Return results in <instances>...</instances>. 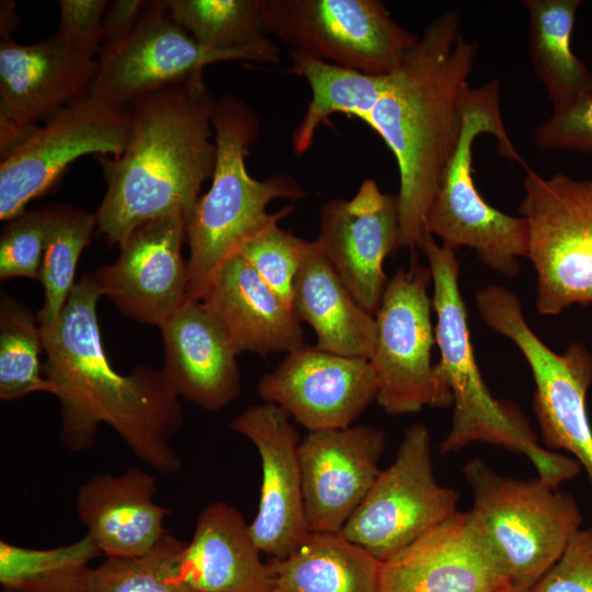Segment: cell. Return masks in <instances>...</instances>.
<instances>
[{"mask_svg": "<svg viewBox=\"0 0 592 592\" xmlns=\"http://www.w3.org/2000/svg\"><path fill=\"white\" fill-rule=\"evenodd\" d=\"M230 429L255 446L262 469L258 512L249 524L260 550L271 558L292 554L307 536L299 460L300 436L289 414L276 405H251Z\"/></svg>", "mask_w": 592, "mask_h": 592, "instance_id": "obj_18", "label": "cell"}, {"mask_svg": "<svg viewBox=\"0 0 592 592\" xmlns=\"http://www.w3.org/2000/svg\"><path fill=\"white\" fill-rule=\"evenodd\" d=\"M291 307L300 322L314 329L317 348L369 358L375 317L354 299L315 240L295 276Z\"/></svg>", "mask_w": 592, "mask_h": 592, "instance_id": "obj_26", "label": "cell"}, {"mask_svg": "<svg viewBox=\"0 0 592 592\" xmlns=\"http://www.w3.org/2000/svg\"><path fill=\"white\" fill-rule=\"evenodd\" d=\"M483 133L496 137L499 155L527 167L504 127L498 81L470 88L462 136L429 210L425 231L453 251L473 248L487 266L513 278L520 271L519 259L527 258V223L489 205L475 185L473 146Z\"/></svg>", "mask_w": 592, "mask_h": 592, "instance_id": "obj_6", "label": "cell"}, {"mask_svg": "<svg viewBox=\"0 0 592 592\" xmlns=\"http://www.w3.org/2000/svg\"><path fill=\"white\" fill-rule=\"evenodd\" d=\"M260 554L242 513L216 501L196 519L179 559L178 579L190 592H272L273 572Z\"/></svg>", "mask_w": 592, "mask_h": 592, "instance_id": "obj_25", "label": "cell"}, {"mask_svg": "<svg viewBox=\"0 0 592 592\" xmlns=\"http://www.w3.org/2000/svg\"><path fill=\"white\" fill-rule=\"evenodd\" d=\"M43 337L36 315L13 296L0 297V399L12 400L33 392L53 394L42 375Z\"/></svg>", "mask_w": 592, "mask_h": 592, "instance_id": "obj_33", "label": "cell"}, {"mask_svg": "<svg viewBox=\"0 0 592 592\" xmlns=\"http://www.w3.org/2000/svg\"><path fill=\"white\" fill-rule=\"evenodd\" d=\"M280 220H273L248 238L237 254L243 258L265 284L291 307L293 283L312 248V241L300 239L281 229Z\"/></svg>", "mask_w": 592, "mask_h": 592, "instance_id": "obj_35", "label": "cell"}, {"mask_svg": "<svg viewBox=\"0 0 592 592\" xmlns=\"http://www.w3.org/2000/svg\"><path fill=\"white\" fill-rule=\"evenodd\" d=\"M212 125L216 162L209 190L197 200L187 219L190 249L189 297L200 301L217 269L252 235L287 216L293 206L267 214L276 198L301 200L307 194L285 174L258 180L246 157L260 129L258 115L247 103L226 94L216 100Z\"/></svg>", "mask_w": 592, "mask_h": 592, "instance_id": "obj_5", "label": "cell"}, {"mask_svg": "<svg viewBox=\"0 0 592 592\" xmlns=\"http://www.w3.org/2000/svg\"><path fill=\"white\" fill-rule=\"evenodd\" d=\"M102 297L91 274L76 283L43 337L44 376L60 403L59 439L69 451L94 446L100 424L110 425L133 454L162 475L181 470L172 440L182 426L180 398L161 369L138 364L123 375L105 353L96 305Z\"/></svg>", "mask_w": 592, "mask_h": 592, "instance_id": "obj_1", "label": "cell"}, {"mask_svg": "<svg viewBox=\"0 0 592 592\" xmlns=\"http://www.w3.org/2000/svg\"><path fill=\"white\" fill-rule=\"evenodd\" d=\"M419 249L432 275L435 343L441 353L437 366L453 397L452 424L440 453L457 452L471 443H488L526 456L538 478L553 487L559 488L573 479L582 471L580 464L571 456L540 446L516 407L494 399L488 390L470 342L455 251L439 244L428 232Z\"/></svg>", "mask_w": 592, "mask_h": 592, "instance_id": "obj_4", "label": "cell"}, {"mask_svg": "<svg viewBox=\"0 0 592 592\" xmlns=\"http://www.w3.org/2000/svg\"><path fill=\"white\" fill-rule=\"evenodd\" d=\"M0 237V280L37 278L53 223V205L5 221Z\"/></svg>", "mask_w": 592, "mask_h": 592, "instance_id": "obj_36", "label": "cell"}, {"mask_svg": "<svg viewBox=\"0 0 592 592\" xmlns=\"http://www.w3.org/2000/svg\"><path fill=\"white\" fill-rule=\"evenodd\" d=\"M292 71L303 77L311 91L307 110L295 128L296 155L311 147L319 126L334 113L362 118L375 104L385 84L384 76L365 75L289 50Z\"/></svg>", "mask_w": 592, "mask_h": 592, "instance_id": "obj_30", "label": "cell"}, {"mask_svg": "<svg viewBox=\"0 0 592 592\" xmlns=\"http://www.w3.org/2000/svg\"><path fill=\"white\" fill-rule=\"evenodd\" d=\"M185 542L167 533L148 553L106 558L91 568L86 592H190L178 579Z\"/></svg>", "mask_w": 592, "mask_h": 592, "instance_id": "obj_34", "label": "cell"}, {"mask_svg": "<svg viewBox=\"0 0 592 592\" xmlns=\"http://www.w3.org/2000/svg\"><path fill=\"white\" fill-rule=\"evenodd\" d=\"M106 0H60L57 34L79 50L98 57Z\"/></svg>", "mask_w": 592, "mask_h": 592, "instance_id": "obj_39", "label": "cell"}, {"mask_svg": "<svg viewBox=\"0 0 592 592\" xmlns=\"http://www.w3.org/2000/svg\"><path fill=\"white\" fill-rule=\"evenodd\" d=\"M96 58L57 33L32 45L0 41V153L61 107L90 92Z\"/></svg>", "mask_w": 592, "mask_h": 592, "instance_id": "obj_14", "label": "cell"}, {"mask_svg": "<svg viewBox=\"0 0 592 592\" xmlns=\"http://www.w3.org/2000/svg\"><path fill=\"white\" fill-rule=\"evenodd\" d=\"M257 388L263 402L278 406L308 432L353 425L377 395L368 360L306 344L263 374Z\"/></svg>", "mask_w": 592, "mask_h": 592, "instance_id": "obj_16", "label": "cell"}, {"mask_svg": "<svg viewBox=\"0 0 592 592\" xmlns=\"http://www.w3.org/2000/svg\"><path fill=\"white\" fill-rule=\"evenodd\" d=\"M542 150L592 153V89L554 107L553 114L533 132Z\"/></svg>", "mask_w": 592, "mask_h": 592, "instance_id": "obj_37", "label": "cell"}, {"mask_svg": "<svg viewBox=\"0 0 592 592\" xmlns=\"http://www.w3.org/2000/svg\"><path fill=\"white\" fill-rule=\"evenodd\" d=\"M385 447L384 432L372 425L314 431L300 440L308 532L342 531L376 480Z\"/></svg>", "mask_w": 592, "mask_h": 592, "instance_id": "obj_20", "label": "cell"}, {"mask_svg": "<svg viewBox=\"0 0 592 592\" xmlns=\"http://www.w3.org/2000/svg\"><path fill=\"white\" fill-rule=\"evenodd\" d=\"M98 226L96 214L70 205H53V223L37 280L44 303L36 314L39 327L52 326L75 285L78 261Z\"/></svg>", "mask_w": 592, "mask_h": 592, "instance_id": "obj_32", "label": "cell"}, {"mask_svg": "<svg viewBox=\"0 0 592 592\" xmlns=\"http://www.w3.org/2000/svg\"><path fill=\"white\" fill-rule=\"evenodd\" d=\"M2 592H14V591H9V590H2Z\"/></svg>", "mask_w": 592, "mask_h": 592, "instance_id": "obj_43", "label": "cell"}, {"mask_svg": "<svg viewBox=\"0 0 592 592\" xmlns=\"http://www.w3.org/2000/svg\"><path fill=\"white\" fill-rule=\"evenodd\" d=\"M168 385L207 411L229 406L241 391L237 351L201 301L189 298L160 327Z\"/></svg>", "mask_w": 592, "mask_h": 592, "instance_id": "obj_22", "label": "cell"}, {"mask_svg": "<svg viewBox=\"0 0 592 592\" xmlns=\"http://www.w3.org/2000/svg\"><path fill=\"white\" fill-rule=\"evenodd\" d=\"M432 275L412 261L389 278L375 312V340L368 358L377 382L376 402L389 414L417 413L453 405L451 389L432 363Z\"/></svg>", "mask_w": 592, "mask_h": 592, "instance_id": "obj_9", "label": "cell"}, {"mask_svg": "<svg viewBox=\"0 0 592 592\" xmlns=\"http://www.w3.org/2000/svg\"><path fill=\"white\" fill-rule=\"evenodd\" d=\"M475 301L482 320L510 339L528 363L535 382L533 410L545 445L568 452L592 485V428L587 409L592 354L579 342L562 354L549 349L526 322L519 297L503 286L480 289Z\"/></svg>", "mask_w": 592, "mask_h": 592, "instance_id": "obj_10", "label": "cell"}, {"mask_svg": "<svg viewBox=\"0 0 592 592\" xmlns=\"http://www.w3.org/2000/svg\"><path fill=\"white\" fill-rule=\"evenodd\" d=\"M319 219L315 242L358 305L374 316L389 281L384 261L397 251L398 196L365 179L350 200L326 202Z\"/></svg>", "mask_w": 592, "mask_h": 592, "instance_id": "obj_17", "label": "cell"}, {"mask_svg": "<svg viewBox=\"0 0 592 592\" xmlns=\"http://www.w3.org/2000/svg\"><path fill=\"white\" fill-rule=\"evenodd\" d=\"M102 553L84 534L53 548H29L0 540V583L14 592H86L90 562Z\"/></svg>", "mask_w": 592, "mask_h": 592, "instance_id": "obj_31", "label": "cell"}, {"mask_svg": "<svg viewBox=\"0 0 592 592\" xmlns=\"http://www.w3.org/2000/svg\"><path fill=\"white\" fill-rule=\"evenodd\" d=\"M200 301L238 354H287L305 345L292 308L237 253L217 269Z\"/></svg>", "mask_w": 592, "mask_h": 592, "instance_id": "obj_24", "label": "cell"}, {"mask_svg": "<svg viewBox=\"0 0 592 592\" xmlns=\"http://www.w3.org/2000/svg\"><path fill=\"white\" fill-rule=\"evenodd\" d=\"M458 499L435 479L430 432L414 423L340 533L383 562L455 514Z\"/></svg>", "mask_w": 592, "mask_h": 592, "instance_id": "obj_13", "label": "cell"}, {"mask_svg": "<svg viewBox=\"0 0 592 592\" xmlns=\"http://www.w3.org/2000/svg\"><path fill=\"white\" fill-rule=\"evenodd\" d=\"M511 584L469 512L382 562L380 592H499Z\"/></svg>", "mask_w": 592, "mask_h": 592, "instance_id": "obj_21", "label": "cell"}, {"mask_svg": "<svg viewBox=\"0 0 592 592\" xmlns=\"http://www.w3.org/2000/svg\"><path fill=\"white\" fill-rule=\"evenodd\" d=\"M20 19L15 12V4L12 1H1L0 5V33L1 37L10 36Z\"/></svg>", "mask_w": 592, "mask_h": 592, "instance_id": "obj_41", "label": "cell"}, {"mask_svg": "<svg viewBox=\"0 0 592 592\" xmlns=\"http://www.w3.org/2000/svg\"><path fill=\"white\" fill-rule=\"evenodd\" d=\"M132 130L129 105L87 94L58 110L1 157L0 219L8 221L48 192L87 155L119 156Z\"/></svg>", "mask_w": 592, "mask_h": 592, "instance_id": "obj_12", "label": "cell"}, {"mask_svg": "<svg viewBox=\"0 0 592 592\" xmlns=\"http://www.w3.org/2000/svg\"><path fill=\"white\" fill-rule=\"evenodd\" d=\"M150 2L115 0L107 3L102 19V43L98 56L118 47L134 33L147 13Z\"/></svg>", "mask_w": 592, "mask_h": 592, "instance_id": "obj_40", "label": "cell"}, {"mask_svg": "<svg viewBox=\"0 0 592 592\" xmlns=\"http://www.w3.org/2000/svg\"><path fill=\"white\" fill-rule=\"evenodd\" d=\"M530 592H592V525L579 528Z\"/></svg>", "mask_w": 592, "mask_h": 592, "instance_id": "obj_38", "label": "cell"}, {"mask_svg": "<svg viewBox=\"0 0 592 592\" xmlns=\"http://www.w3.org/2000/svg\"><path fill=\"white\" fill-rule=\"evenodd\" d=\"M260 10L292 50L365 75L392 72L419 39L379 0H260Z\"/></svg>", "mask_w": 592, "mask_h": 592, "instance_id": "obj_11", "label": "cell"}, {"mask_svg": "<svg viewBox=\"0 0 592 592\" xmlns=\"http://www.w3.org/2000/svg\"><path fill=\"white\" fill-rule=\"evenodd\" d=\"M203 71L130 105L132 130L119 156L99 155L106 184L96 230L119 244L139 225L171 214L190 218L213 177L216 105Z\"/></svg>", "mask_w": 592, "mask_h": 592, "instance_id": "obj_3", "label": "cell"}, {"mask_svg": "<svg viewBox=\"0 0 592 592\" xmlns=\"http://www.w3.org/2000/svg\"><path fill=\"white\" fill-rule=\"evenodd\" d=\"M164 4L172 19L205 49L227 54L234 60L280 61V50L262 22L260 0H164Z\"/></svg>", "mask_w": 592, "mask_h": 592, "instance_id": "obj_28", "label": "cell"}, {"mask_svg": "<svg viewBox=\"0 0 592 592\" xmlns=\"http://www.w3.org/2000/svg\"><path fill=\"white\" fill-rule=\"evenodd\" d=\"M526 169L519 206L536 272V308L555 316L592 303V179Z\"/></svg>", "mask_w": 592, "mask_h": 592, "instance_id": "obj_8", "label": "cell"}, {"mask_svg": "<svg viewBox=\"0 0 592 592\" xmlns=\"http://www.w3.org/2000/svg\"><path fill=\"white\" fill-rule=\"evenodd\" d=\"M186 224L184 215L171 214L136 227L118 244L116 260L91 274L102 297L124 316L159 328L190 298Z\"/></svg>", "mask_w": 592, "mask_h": 592, "instance_id": "obj_15", "label": "cell"}, {"mask_svg": "<svg viewBox=\"0 0 592 592\" xmlns=\"http://www.w3.org/2000/svg\"><path fill=\"white\" fill-rule=\"evenodd\" d=\"M499 592H530V590L514 584H508Z\"/></svg>", "mask_w": 592, "mask_h": 592, "instance_id": "obj_42", "label": "cell"}, {"mask_svg": "<svg viewBox=\"0 0 592 592\" xmlns=\"http://www.w3.org/2000/svg\"><path fill=\"white\" fill-rule=\"evenodd\" d=\"M157 489L155 477L138 466L121 475L95 474L79 488L78 517L102 555L139 556L168 533L171 510L155 502Z\"/></svg>", "mask_w": 592, "mask_h": 592, "instance_id": "obj_23", "label": "cell"}, {"mask_svg": "<svg viewBox=\"0 0 592 592\" xmlns=\"http://www.w3.org/2000/svg\"><path fill=\"white\" fill-rule=\"evenodd\" d=\"M478 43L460 33L455 11L425 27L361 118L394 153L399 169L397 250L419 249L425 221L457 149Z\"/></svg>", "mask_w": 592, "mask_h": 592, "instance_id": "obj_2", "label": "cell"}, {"mask_svg": "<svg viewBox=\"0 0 592 592\" xmlns=\"http://www.w3.org/2000/svg\"><path fill=\"white\" fill-rule=\"evenodd\" d=\"M234 60L201 47L170 15L164 0L151 1L134 33L96 58L90 94L115 104L134 101L186 80L209 64Z\"/></svg>", "mask_w": 592, "mask_h": 592, "instance_id": "obj_19", "label": "cell"}, {"mask_svg": "<svg viewBox=\"0 0 592 592\" xmlns=\"http://www.w3.org/2000/svg\"><path fill=\"white\" fill-rule=\"evenodd\" d=\"M267 563L272 592H380L382 561L341 533L309 532L292 554Z\"/></svg>", "mask_w": 592, "mask_h": 592, "instance_id": "obj_27", "label": "cell"}, {"mask_svg": "<svg viewBox=\"0 0 592 592\" xmlns=\"http://www.w3.org/2000/svg\"><path fill=\"white\" fill-rule=\"evenodd\" d=\"M533 69L554 107L592 89V72L572 52L571 34L580 0H525Z\"/></svg>", "mask_w": 592, "mask_h": 592, "instance_id": "obj_29", "label": "cell"}, {"mask_svg": "<svg viewBox=\"0 0 592 592\" xmlns=\"http://www.w3.org/2000/svg\"><path fill=\"white\" fill-rule=\"evenodd\" d=\"M473 494L468 511L511 584L531 589L581 527L574 498L542 479L504 477L482 459L463 469Z\"/></svg>", "mask_w": 592, "mask_h": 592, "instance_id": "obj_7", "label": "cell"}]
</instances>
